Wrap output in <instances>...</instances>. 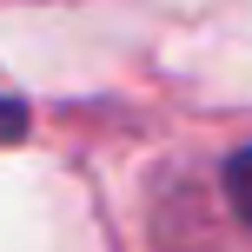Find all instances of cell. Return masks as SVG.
<instances>
[{"instance_id": "6da1fadb", "label": "cell", "mask_w": 252, "mask_h": 252, "mask_svg": "<svg viewBox=\"0 0 252 252\" xmlns=\"http://www.w3.org/2000/svg\"><path fill=\"white\" fill-rule=\"evenodd\" d=\"M219 186H226V199H232V213L252 226V146H239L226 159V173H219Z\"/></svg>"}, {"instance_id": "7a4b0ae2", "label": "cell", "mask_w": 252, "mask_h": 252, "mask_svg": "<svg viewBox=\"0 0 252 252\" xmlns=\"http://www.w3.org/2000/svg\"><path fill=\"white\" fill-rule=\"evenodd\" d=\"M20 133H27V106L0 93V139H20Z\"/></svg>"}]
</instances>
